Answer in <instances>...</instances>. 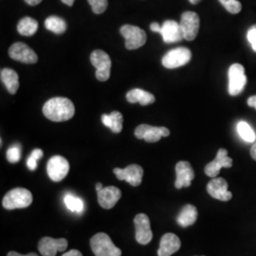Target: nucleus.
<instances>
[{
    "label": "nucleus",
    "mask_w": 256,
    "mask_h": 256,
    "mask_svg": "<svg viewBox=\"0 0 256 256\" xmlns=\"http://www.w3.org/2000/svg\"><path fill=\"white\" fill-rule=\"evenodd\" d=\"M43 113L46 118L52 122H66L74 117L75 108L74 102L70 99L56 97L44 104Z\"/></svg>",
    "instance_id": "1"
},
{
    "label": "nucleus",
    "mask_w": 256,
    "mask_h": 256,
    "mask_svg": "<svg viewBox=\"0 0 256 256\" xmlns=\"http://www.w3.org/2000/svg\"><path fill=\"white\" fill-rule=\"evenodd\" d=\"M32 203V194L25 188H16L5 194L2 205L7 210L27 208Z\"/></svg>",
    "instance_id": "2"
},
{
    "label": "nucleus",
    "mask_w": 256,
    "mask_h": 256,
    "mask_svg": "<svg viewBox=\"0 0 256 256\" xmlns=\"http://www.w3.org/2000/svg\"><path fill=\"white\" fill-rule=\"evenodd\" d=\"M90 247L95 256H122V250L104 232H99L90 239Z\"/></svg>",
    "instance_id": "3"
},
{
    "label": "nucleus",
    "mask_w": 256,
    "mask_h": 256,
    "mask_svg": "<svg viewBox=\"0 0 256 256\" xmlns=\"http://www.w3.org/2000/svg\"><path fill=\"white\" fill-rule=\"evenodd\" d=\"M229 88L228 92L230 96H236L243 92L247 84L248 79L245 74V68L242 64H234L230 66Z\"/></svg>",
    "instance_id": "4"
},
{
    "label": "nucleus",
    "mask_w": 256,
    "mask_h": 256,
    "mask_svg": "<svg viewBox=\"0 0 256 256\" xmlns=\"http://www.w3.org/2000/svg\"><path fill=\"white\" fill-rule=\"evenodd\" d=\"M90 62L96 68V78L101 82L108 81L111 70L110 55L101 50H95L90 55Z\"/></svg>",
    "instance_id": "5"
},
{
    "label": "nucleus",
    "mask_w": 256,
    "mask_h": 256,
    "mask_svg": "<svg viewBox=\"0 0 256 256\" xmlns=\"http://www.w3.org/2000/svg\"><path fill=\"white\" fill-rule=\"evenodd\" d=\"M120 34L126 39L128 50H137L146 42V34L144 30L133 25H124L120 30Z\"/></svg>",
    "instance_id": "6"
},
{
    "label": "nucleus",
    "mask_w": 256,
    "mask_h": 256,
    "mask_svg": "<svg viewBox=\"0 0 256 256\" xmlns=\"http://www.w3.org/2000/svg\"><path fill=\"white\" fill-rule=\"evenodd\" d=\"M192 54L187 48H176L171 50L162 57V64L166 68H176L190 62Z\"/></svg>",
    "instance_id": "7"
},
{
    "label": "nucleus",
    "mask_w": 256,
    "mask_h": 256,
    "mask_svg": "<svg viewBox=\"0 0 256 256\" xmlns=\"http://www.w3.org/2000/svg\"><path fill=\"white\" fill-rule=\"evenodd\" d=\"M200 16L194 12H183L180 19V28L182 30L183 38L187 41H192L198 36L200 30Z\"/></svg>",
    "instance_id": "8"
},
{
    "label": "nucleus",
    "mask_w": 256,
    "mask_h": 256,
    "mask_svg": "<svg viewBox=\"0 0 256 256\" xmlns=\"http://www.w3.org/2000/svg\"><path fill=\"white\" fill-rule=\"evenodd\" d=\"M70 171L68 162L61 156H52L46 165V172L50 178L55 182L63 180Z\"/></svg>",
    "instance_id": "9"
},
{
    "label": "nucleus",
    "mask_w": 256,
    "mask_h": 256,
    "mask_svg": "<svg viewBox=\"0 0 256 256\" xmlns=\"http://www.w3.org/2000/svg\"><path fill=\"white\" fill-rule=\"evenodd\" d=\"M170 135L169 129L166 128H158L148 124H140L135 130V136L140 140H144L147 142H156L162 137Z\"/></svg>",
    "instance_id": "10"
},
{
    "label": "nucleus",
    "mask_w": 256,
    "mask_h": 256,
    "mask_svg": "<svg viewBox=\"0 0 256 256\" xmlns=\"http://www.w3.org/2000/svg\"><path fill=\"white\" fill-rule=\"evenodd\" d=\"M113 172H114V174H116L118 180H124L134 187H137L138 185H140V183L142 182L144 169L140 165H129L124 169L115 168L113 170Z\"/></svg>",
    "instance_id": "11"
},
{
    "label": "nucleus",
    "mask_w": 256,
    "mask_h": 256,
    "mask_svg": "<svg viewBox=\"0 0 256 256\" xmlns=\"http://www.w3.org/2000/svg\"><path fill=\"white\" fill-rule=\"evenodd\" d=\"M9 54L12 59L24 64H34L38 61L37 54L24 43L18 42L10 48Z\"/></svg>",
    "instance_id": "12"
},
{
    "label": "nucleus",
    "mask_w": 256,
    "mask_h": 256,
    "mask_svg": "<svg viewBox=\"0 0 256 256\" xmlns=\"http://www.w3.org/2000/svg\"><path fill=\"white\" fill-rule=\"evenodd\" d=\"M136 230V240L142 245H146L151 242L153 232L151 230L150 220L146 214H138L134 220Z\"/></svg>",
    "instance_id": "13"
},
{
    "label": "nucleus",
    "mask_w": 256,
    "mask_h": 256,
    "mask_svg": "<svg viewBox=\"0 0 256 256\" xmlns=\"http://www.w3.org/2000/svg\"><path fill=\"white\" fill-rule=\"evenodd\" d=\"M232 165V160L228 156V151L224 148L218 150L216 158L206 165L204 171L205 174L210 178H218L221 168H230Z\"/></svg>",
    "instance_id": "14"
},
{
    "label": "nucleus",
    "mask_w": 256,
    "mask_h": 256,
    "mask_svg": "<svg viewBox=\"0 0 256 256\" xmlns=\"http://www.w3.org/2000/svg\"><path fill=\"white\" fill-rule=\"evenodd\" d=\"M66 248L68 241L64 238H43L38 244V250L43 256H55L58 252H64Z\"/></svg>",
    "instance_id": "15"
},
{
    "label": "nucleus",
    "mask_w": 256,
    "mask_h": 256,
    "mask_svg": "<svg viewBox=\"0 0 256 256\" xmlns=\"http://www.w3.org/2000/svg\"><path fill=\"white\" fill-rule=\"evenodd\" d=\"M228 182L222 178H214L207 185V192L212 198L221 202H229L232 194L228 190Z\"/></svg>",
    "instance_id": "16"
},
{
    "label": "nucleus",
    "mask_w": 256,
    "mask_h": 256,
    "mask_svg": "<svg viewBox=\"0 0 256 256\" xmlns=\"http://www.w3.org/2000/svg\"><path fill=\"white\" fill-rule=\"evenodd\" d=\"M176 182L174 186L176 189H182L183 187H190L192 180L194 178V172L192 166L188 162H178L176 165Z\"/></svg>",
    "instance_id": "17"
},
{
    "label": "nucleus",
    "mask_w": 256,
    "mask_h": 256,
    "mask_svg": "<svg viewBox=\"0 0 256 256\" xmlns=\"http://www.w3.org/2000/svg\"><path fill=\"white\" fill-rule=\"evenodd\" d=\"M97 194L100 206L106 210L112 209L122 198L120 190L115 186L104 187L100 191L97 192Z\"/></svg>",
    "instance_id": "18"
},
{
    "label": "nucleus",
    "mask_w": 256,
    "mask_h": 256,
    "mask_svg": "<svg viewBox=\"0 0 256 256\" xmlns=\"http://www.w3.org/2000/svg\"><path fill=\"white\" fill-rule=\"evenodd\" d=\"M160 34H162L165 43H176L182 41L183 38L180 25L174 20H166L162 25Z\"/></svg>",
    "instance_id": "19"
},
{
    "label": "nucleus",
    "mask_w": 256,
    "mask_h": 256,
    "mask_svg": "<svg viewBox=\"0 0 256 256\" xmlns=\"http://www.w3.org/2000/svg\"><path fill=\"white\" fill-rule=\"evenodd\" d=\"M180 246H182L180 239L174 234L172 232L165 234L160 239L158 256H171L180 248Z\"/></svg>",
    "instance_id": "20"
},
{
    "label": "nucleus",
    "mask_w": 256,
    "mask_h": 256,
    "mask_svg": "<svg viewBox=\"0 0 256 256\" xmlns=\"http://www.w3.org/2000/svg\"><path fill=\"white\" fill-rule=\"evenodd\" d=\"M126 100L131 104L138 102L142 106H148L155 102V97L153 94L146 92L140 88H134L128 92Z\"/></svg>",
    "instance_id": "21"
},
{
    "label": "nucleus",
    "mask_w": 256,
    "mask_h": 256,
    "mask_svg": "<svg viewBox=\"0 0 256 256\" xmlns=\"http://www.w3.org/2000/svg\"><path fill=\"white\" fill-rule=\"evenodd\" d=\"M1 81L6 86L10 94H16L19 88V78L18 74L10 68H3L1 70Z\"/></svg>",
    "instance_id": "22"
},
{
    "label": "nucleus",
    "mask_w": 256,
    "mask_h": 256,
    "mask_svg": "<svg viewBox=\"0 0 256 256\" xmlns=\"http://www.w3.org/2000/svg\"><path fill=\"white\" fill-rule=\"evenodd\" d=\"M198 220V210L192 205H185L180 212L176 221L182 227H189Z\"/></svg>",
    "instance_id": "23"
},
{
    "label": "nucleus",
    "mask_w": 256,
    "mask_h": 256,
    "mask_svg": "<svg viewBox=\"0 0 256 256\" xmlns=\"http://www.w3.org/2000/svg\"><path fill=\"white\" fill-rule=\"evenodd\" d=\"M122 115L118 111H113L110 114H104L102 116V124L114 133H120L122 130Z\"/></svg>",
    "instance_id": "24"
},
{
    "label": "nucleus",
    "mask_w": 256,
    "mask_h": 256,
    "mask_svg": "<svg viewBox=\"0 0 256 256\" xmlns=\"http://www.w3.org/2000/svg\"><path fill=\"white\" fill-rule=\"evenodd\" d=\"M38 30V22L32 18H24L19 21L18 32L21 36H32Z\"/></svg>",
    "instance_id": "25"
},
{
    "label": "nucleus",
    "mask_w": 256,
    "mask_h": 256,
    "mask_svg": "<svg viewBox=\"0 0 256 256\" xmlns=\"http://www.w3.org/2000/svg\"><path fill=\"white\" fill-rule=\"evenodd\" d=\"M45 27L50 32L56 34H62L66 30V24L64 19L60 18L58 16H50L45 21Z\"/></svg>",
    "instance_id": "26"
},
{
    "label": "nucleus",
    "mask_w": 256,
    "mask_h": 256,
    "mask_svg": "<svg viewBox=\"0 0 256 256\" xmlns=\"http://www.w3.org/2000/svg\"><path fill=\"white\" fill-rule=\"evenodd\" d=\"M238 132L241 138L246 142H254L256 135L254 129L246 122H239L238 124Z\"/></svg>",
    "instance_id": "27"
},
{
    "label": "nucleus",
    "mask_w": 256,
    "mask_h": 256,
    "mask_svg": "<svg viewBox=\"0 0 256 256\" xmlns=\"http://www.w3.org/2000/svg\"><path fill=\"white\" fill-rule=\"evenodd\" d=\"M64 202L66 208L74 212H82L84 208L82 200L72 194H66V196L64 198Z\"/></svg>",
    "instance_id": "28"
},
{
    "label": "nucleus",
    "mask_w": 256,
    "mask_h": 256,
    "mask_svg": "<svg viewBox=\"0 0 256 256\" xmlns=\"http://www.w3.org/2000/svg\"><path fill=\"white\" fill-rule=\"evenodd\" d=\"M220 2L225 9L232 14H236L242 10L241 2L238 0H220Z\"/></svg>",
    "instance_id": "29"
},
{
    "label": "nucleus",
    "mask_w": 256,
    "mask_h": 256,
    "mask_svg": "<svg viewBox=\"0 0 256 256\" xmlns=\"http://www.w3.org/2000/svg\"><path fill=\"white\" fill-rule=\"evenodd\" d=\"M21 158V149L20 146L16 144L14 146L10 147L7 151V160L10 164H16L20 160Z\"/></svg>",
    "instance_id": "30"
},
{
    "label": "nucleus",
    "mask_w": 256,
    "mask_h": 256,
    "mask_svg": "<svg viewBox=\"0 0 256 256\" xmlns=\"http://www.w3.org/2000/svg\"><path fill=\"white\" fill-rule=\"evenodd\" d=\"M92 6V10L94 14H100L106 12L108 8V0H88Z\"/></svg>",
    "instance_id": "31"
},
{
    "label": "nucleus",
    "mask_w": 256,
    "mask_h": 256,
    "mask_svg": "<svg viewBox=\"0 0 256 256\" xmlns=\"http://www.w3.org/2000/svg\"><path fill=\"white\" fill-rule=\"evenodd\" d=\"M248 41L252 45L254 52H256V25L250 28L247 32Z\"/></svg>",
    "instance_id": "32"
},
{
    "label": "nucleus",
    "mask_w": 256,
    "mask_h": 256,
    "mask_svg": "<svg viewBox=\"0 0 256 256\" xmlns=\"http://www.w3.org/2000/svg\"><path fill=\"white\" fill-rule=\"evenodd\" d=\"M27 166L30 171H34L37 168V160L30 156L27 160Z\"/></svg>",
    "instance_id": "33"
},
{
    "label": "nucleus",
    "mask_w": 256,
    "mask_h": 256,
    "mask_svg": "<svg viewBox=\"0 0 256 256\" xmlns=\"http://www.w3.org/2000/svg\"><path fill=\"white\" fill-rule=\"evenodd\" d=\"M30 156L38 160H40V158L43 156V151H42L41 149H34V150L32 152Z\"/></svg>",
    "instance_id": "34"
},
{
    "label": "nucleus",
    "mask_w": 256,
    "mask_h": 256,
    "mask_svg": "<svg viewBox=\"0 0 256 256\" xmlns=\"http://www.w3.org/2000/svg\"><path fill=\"white\" fill-rule=\"evenodd\" d=\"M160 28H162V26L158 24V23H152L151 25H150V30H152V32H158L160 34Z\"/></svg>",
    "instance_id": "35"
},
{
    "label": "nucleus",
    "mask_w": 256,
    "mask_h": 256,
    "mask_svg": "<svg viewBox=\"0 0 256 256\" xmlns=\"http://www.w3.org/2000/svg\"><path fill=\"white\" fill-rule=\"evenodd\" d=\"M62 256H82V254L79 250H72L66 252V254Z\"/></svg>",
    "instance_id": "36"
},
{
    "label": "nucleus",
    "mask_w": 256,
    "mask_h": 256,
    "mask_svg": "<svg viewBox=\"0 0 256 256\" xmlns=\"http://www.w3.org/2000/svg\"><path fill=\"white\" fill-rule=\"evenodd\" d=\"M248 104L250 106V108H254L256 110V96H252L248 99Z\"/></svg>",
    "instance_id": "37"
},
{
    "label": "nucleus",
    "mask_w": 256,
    "mask_h": 256,
    "mask_svg": "<svg viewBox=\"0 0 256 256\" xmlns=\"http://www.w3.org/2000/svg\"><path fill=\"white\" fill-rule=\"evenodd\" d=\"M7 256H38L36 254H34V252H30V254H20L16 252H10Z\"/></svg>",
    "instance_id": "38"
},
{
    "label": "nucleus",
    "mask_w": 256,
    "mask_h": 256,
    "mask_svg": "<svg viewBox=\"0 0 256 256\" xmlns=\"http://www.w3.org/2000/svg\"><path fill=\"white\" fill-rule=\"evenodd\" d=\"M25 2L30 6H36V5H38L39 3H41L42 0H25Z\"/></svg>",
    "instance_id": "39"
},
{
    "label": "nucleus",
    "mask_w": 256,
    "mask_h": 256,
    "mask_svg": "<svg viewBox=\"0 0 256 256\" xmlns=\"http://www.w3.org/2000/svg\"><path fill=\"white\" fill-rule=\"evenodd\" d=\"M250 156H252V158L256 160V142H254V144L252 146V149H250Z\"/></svg>",
    "instance_id": "40"
},
{
    "label": "nucleus",
    "mask_w": 256,
    "mask_h": 256,
    "mask_svg": "<svg viewBox=\"0 0 256 256\" xmlns=\"http://www.w3.org/2000/svg\"><path fill=\"white\" fill-rule=\"evenodd\" d=\"M63 3L66 4L68 6H72L74 3V0H61Z\"/></svg>",
    "instance_id": "41"
},
{
    "label": "nucleus",
    "mask_w": 256,
    "mask_h": 256,
    "mask_svg": "<svg viewBox=\"0 0 256 256\" xmlns=\"http://www.w3.org/2000/svg\"><path fill=\"white\" fill-rule=\"evenodd\" d=\"M102 188H104V187H102V183L99 182L96 184V187H95V189H96V191H97V192H98V191H100V190L102 189Z\"/></svg>",
    "instance_id": "42"
},
{
    "label": "nucleus",
    "mask_w": 256,
    "mask_h": 256,
    "mask_svg": "<svg viewBox=\"0 0 256 256\" xmlns=\"http://www.w3.org/2000/svg\"><path fill=\"white\" fill-rule=\"evenodd\" d=\"M189 1H190V3H192L194 5H196V4L200 3L202 0H189Z\"/></svg>",
    "instance_id": "43"
}]
</instances>
